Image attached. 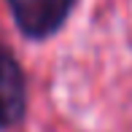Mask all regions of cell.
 <instances>
[{
	"label": "cell",
	"mask_w": 132,
	"mask_h": 132,
	"mask_svg": "<svg viewBox=\"0 0 132 132\" xmlns=\"http://www.w3.org/2000/svg\"><path fill=\"white\" fill-rule=\"evenodd\" d=\"M16 27L32 40H46L68 22L78 0H5Z\"/></svg>",
	"instance_id": "cell-1"
},
{
	"label": "cell",
	"mask_w": 132,
	"mask_h": 132,
	"mask_svg": "<svg viewBox=\"0 0 132 132\" xmlns=\"http://www.w3.org/2000/svg\"><path fill=\"white\" fill-rule=\"evenodd\" d=\"M27 81L16 57L0 43V129H11L24 119Z\"/></svg>",
	"instance_id": "cell-2"
}]
</instances>
